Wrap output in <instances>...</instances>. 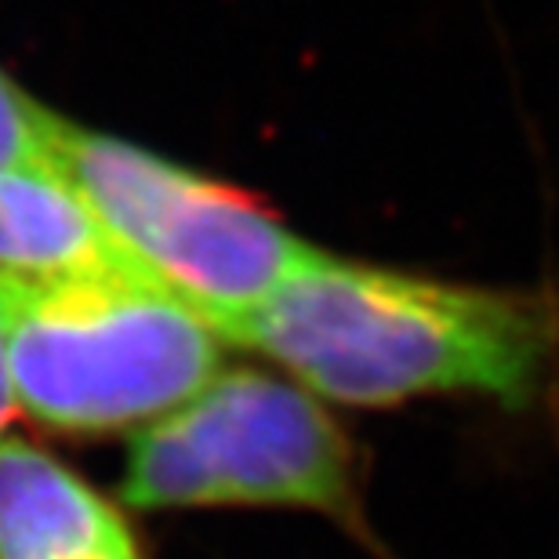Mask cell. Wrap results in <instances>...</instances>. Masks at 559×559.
Instances as JSON below:
<instances>
[{
    "label": "cell",
    "mask_w": 559,
    "mask_h": 559,
    "mask_svg": "<svg viewBox=\"0 0 559 559\" xmlns=\"http://www.w3.org/2000/svg\"><path fill=\"white\" fill-rule=\"evenodd\" d=\"M0 342L15 411L62 432L142 429L226 364V338L145 276L0 280Z\"/></svg>",
    "instance_id": "cell-2"
},
{
    "label": "cell",
    "mask_w": 559,
    "mask_h": 559,
    "mask_svg": "<svg viewBox=\"0 0 559 559\" xmlns=\"http://www.w3.org/2000/svg\"><path fill=\"white\" fill-rule=\"evenodd\" d=\"M145 276L51 160L0 167V280ZM150 280V276H145Z\"/></svg>",
    "instance_id": "cell-5"
},
{
    "label": "cell",
    "mask_w": 559,
    "mask_h": 559,
    "mask_svg": "<svg viewBox=\"0 0 559 559\" xmlns=\"http://www.w3.org/2000/svg\"><path fill=\"white\" fill-rule=\"evenodd\" d=\"M48 160L44 156V103L0 70V167Z\"/></svg>",
    "instance_id": "cell-7"
},
{
    "label": "cell",
    "mask_w": 559,
    "mask_h": 559,
    "mask_svg": "<svg viewBox=\"0 0 559 559\" xmlns=\"http://www.w3.org/2000/svg\"><path fill=\"white\" fill-rule=\"evenodd\" d=\"M44 156L81 189L128 259L222 338L320 251L259 200L48 106Z\"/></svg>",
    "instance_id": "cell-3"
},
{
    "label": "cell",
    "mask_w": 559,
    "mask_h": 559,
    "mask_svg": "<svg viewBox=\"0 0 559 559\" xmlns=\"http://www.w3.org/2000/svg\"><path fill=\"white\" fill-rule=\"evenodd\" d=\"M15 415V400H11V385H8V367H4V342H0V436L8 432V421Z\"/></svg>",
    "instance_id": "cell-8"
},
{
    "label": "cell",
    "mask_w": 559,
    "mask_h": 559,
    "mask_svg": "<svg viewBox=\"0 0 559 559\" xmlns=\"http://www.w3.org/2000/svg\"><path fill=\"white\" fill-rule=\"evenodd\" d=\"M120 498L131 509L265 506L360 516L353 447L309 389L262 371H222L142 425Z\"/></svg>",
    "instance_id": "cell-4"
},
{
    "label": "cell",
    "mask_w": 559,
    "mask_h": 559,
    "mask_svg": "<svg viewBox=\"0 0 559 559\" xmlns=\"http://www.w3.org/2000/svg\"><path fill=\"white\" fill-rule=\"evenodd\" d=\"M0 559H142L128 520L59 457L0 436Z\"/></svg>",
    "instance_id": "cell-6"
},
{
    "label": "cell",
    "mask_w": 559,
    "mask_h": 559,
    "mask_svg": "<svg viewBox=\"0 0 559 559\" xmlns=\"http://www.w3.org/2000/svg\"><path fill=\"white\" fill-rule=\"evenodd\" d=\"M349 407L476 393L531 407L559 360V301L317 251L226 334Z\"/></svg>",
    "instance_id": "cell-1"
}]
</instances>
